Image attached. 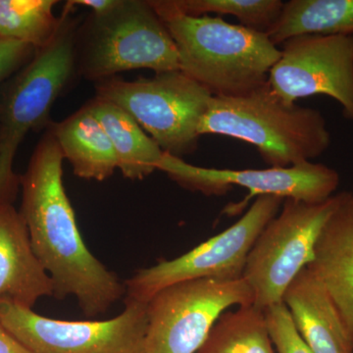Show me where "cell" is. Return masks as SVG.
Returning a JSON list of instances; mask_svg holds the SVG:
<instances>
[{"mask_svg": "<svg viewBox=\"0 0 353 353\" xmlns=\"http://www.w3.org/2000/svg\"><path fill=\"white\" fill-rule=\"evenodd\" d=\"M64 157L48 128L20 176L22 204L32 248L54 287V297L75 296L87 317L103 314L126 288L83 243L63 183Z\"/></svg>", "mask_w": 353, "mask_h": 353, "instance_id": "cell-1", "label": "cell"}, {"mask_svg": "<svg viewBox=\"0 0 353 353\" xmlns=\"http://www.w3.org/2000/svg\"><path fill=\"white\" fill-rule=\"evenodd\" d=\"M157 13L176 44L180 71L213 97H241L263 87L281 57L265 32L219 16Z\"/></svg>", "mask_w": 353, "mask_h": 353, "instance_id": "cell-2", "label": "cell"}, {"mask_svg": "<svg viewBox=\"0 0 353 353\" xmlns=\"http://www.w3.org/2000/svg\"><path fill=\"white\" fill-rule=\"evenodd\" d=\"M199 132L250 143L271 167L310 162L321 157L332 141L322 112L285 103L268 83L241 97H212Z\"/></svg>", "mask_w": 353, "mask_h": 353, "instance_id": "cell-3", "label": "cell"}, {"mask_svg": "<svg viewBox=\"0 0 353 353\" xmlns=\"http://www.w3.org/2000/svg\"><path fill=\"white\" fill-rule=\"evenodd\" d=\"M68 3V2H67ZM66 4L54 38L16 73L0 102V204L12 203L20 176L13 164L28 132L48 125L51 108L78 74L76 41L80 20Z\"/></svg>", "mask_w": 353, "mask_h": 353, "instance_id": "cell-4", "label": "cell"}, {"mask_svg": "<svg viewBox=\"0 0 353 353\" xmlns=\"http://www.w3.org/2000/svg\"><path fill=\"white\" fill-rule=\"evenodd\" d=\"M78 74L94 83L130 70L178 71V51L150 1L119 0L108 12L80 23L76 41Z\"/></svg>", "mask_w": 353, "mask_h": 353, "instance_id": "cell-5", "label": "cell"}, {"mask_svg": "<svg viewBox=\"0 0 353 353\" xmlns=\"http://www.w3.org/2000/svg\"><path fill=\"white\" fill-rule=\"evenodd\" d=\"M94 88L95 97L129 114L164 153L182 158L196 152L213 95L180 70L134 81L111 77Z\"/></svg>", "mask_w": 353, "mask_h": 353, "instance_id": "cell-6", "label": "cell"}, {"mask_svg": "<svg viewBox=\"0 0 353 353\" xmlns=\"http://www.w3.org/2000/svg\"><path fill=\"white\" fill-rule=\"evenodd\" d=\"M338 194L319 203L285 199L246 259L243 279L254 294L253 305L282 303L287 288L314 259V248L338 203Z\"/></svg>", "mask_w": 353, "mask_h": 353, "instance_id": "cell-7", "label": "cell"}, {"mask_svg": "<svg viewBox=\"0 0 353 353\" xmlns=\"http://www.w3.org/2000/svg\"><path fill=\"white\" fill-rule=\"evenodd\" d=\"M284 201L259 196L243 217L222 233L175 259L137 272L124 283L126 299L148 303L160 290L185 281L243 279L248 253L266 225L280 212Z\"/></svg>", "mask_w": 353, "mask_h": 353, "instance_id": "cell-8", "label": "cell"}, {"mask_svg": "<svg viewBox=\"0 0 353 353\" xmlns=\"http://www.w3.org/2000/svg\"><path fill=\"white\" fill-rule=\"evenodd\" d=\"M253 303L245 279H197L165 288L148 303L143 353H196L226 309Z\"/></svg>", "mask_w": 353, "mask_h": 353, "instance_id": "cell-9", "label": "cell"}, {"mask_svg": "<svg viewBox=\"0 0 353 353\" xmlns=\"http://www.w3.org/2000/svg\"><path fill=\"white\" fill-rule=\"evenodd\" d=\"M0 324L32 353H143L148 303L126 299L105 321H65L0 297Z\"/></svg>", "mask_w": 353, "mask_h": 353, "instance_id": "cell-10", "label": "cell"}, {"mask_svg": "<svg viewBox=\"0 0 353 353\" xmlns=\"http://www.w3.org/2000/svg\"><path fill=\"white\" fill-rule=\"evenodd\" d=\"M157 170L164 172L183 189L205 196H224L234 185L245 188L250 192L248 196L225 208L224 213L230 216L241 214L254 196L319 203L334 196L341 181L334 169L311 161L290 167L232 170L194 166L167 153L158 162Z\"/></svg>", "mask_w": 353, "mask_h": 353, "instance_id": "cell-11", "label": "cell"}, {"mask_svg": "<svg viewBox=\"0 0 353 353\" xmlns=\"http://www.w3.org/2000/svg\"><path fill=\"white\" fill-rule=\"evenodd\" d=\"M267 83L287 104L328 95L353 123V34H307L289 39L283 43Z\"/></svg>", "mask_w": 353, "mask_h": 353, "instance_id": "cell-12", "label": "cell"}, {"mask_svg": "<svg viewBox=\"0 0 353 353\" xmlns=\"http://www.w3.org/2000/svg\"><path fill=\"white\" fill-rule=\"evenodd\" d=\"M308 268L324 285L353 345V194H338Z\"/></svg>", "mask_w": 353, "mask_h": 353, "instance_id": "cell-13", "label": "cell"}, {"mask_svg": "<svg viewBox=\"0 0 353 353\" xmlns=\"http://www.w3.org/2000/svg\"><path fill=\"white\" fill-rule=\"evenodd\" d=\"M54 287L32 248L27 224L12 203L0 204V297L32 308Z\"/></svg>", "mask_w": 353, "mask_h": 353, "instance_id": "cell-14", "label": "cell"}, {"mask_svg": "<svg viewBox=\"0 0 353 353\" xmlns=\"http://www.w3.org/2000/svg\"><path fill=\"white\" fill-rule=\"evenodd\" d=\"M283 303L314 353H353V345L331 296L308 267L285 290Z\"/></svg>", "mask_w": 353, "mask_h": 353, "instance_id": "cell-15", "label": "cell"}, {"mask_svg": "<svg viewBox=\"0 0 353 353\" xmlns=\"http://www.w3.org/2000/svg\"><path fill=\"white\" fill-rule=\"evenodd\" d=\"M48 128L79 178L102 182L118 169L110 139L87 103L66 119L50 123Z\"/></svg>", "mask_w": 353, "mask_h": 353, "instance_id": "cell-16", "label": "cell"}, {"mask_svg": "<svg viewBox=\"0 0 353 353\" xmlns=\"http://www.w3.org/2000/svg\"><path fill=\"white\" fill-rule=\"evenodd\" d=\"M87 104L110 139L125 178L143 180L157 171L164 152L129 114L97 97Z\"/></svg>", "mask_w": 353, "mask_h": 353, "instance_id": "cell-17", "label": "cell"}, {"mask_svg": "<svg viewBox=\"0 0 353 353\" xmlns=\"http://www.w3.org/2000/svg\"><path fill=\"white\" fill-rule=\"evenodd\" d=\"M266 34L276 46L307 34H353V0H290Z\"/></svg>", "mask_w": 353, "mask_h": 353, "instance_id": "cell-18", "label": "cell"}, {"mask_svg": "<svg viewBox=\"0 0 353 353\" xmlns=\"http://www.w3.org/2000/svg\"><path fill=\"white\" fill-rule=\"evenodd\" d=\"M196 353H276L264 310L250 304L225 311Z\"/></svg>", "mask_w": 353, "mask_h": 353, "instance_id": "cell-19", "label": "cell"}, {"mask_svg": "<svg viewBox=\"0 0 353 353\" xmlns=\"http://www.w3.org/2000/svg\"><path fill=\"white\" fill-rule=\"evenodd\" d=\"M57 0H0V39L43 48L54 38L61 17L53 8Z\"/></svg>", "mask_w": 353, "mask_h": 353, "instance_id": "cell-20", "label": "cell"}, {"mask_svg": "<svg viewBox=\"0 0 353 353\" xmlns=\"http://www.w3.org/2000/svg\"><path fill=\"white\" fill-rule=\"evenodd\" d=\"M157 12L201 17L208 13L234 16L241 25L265 32L282 11L281 0H150Z\"/></svg>", "mask_w": 353, "mask_h": 353, "instance_id": "cell-21", "label": "cell"}, {"mask_svg": "<svg viewBox=\"0 0 353 353\" xmlns=\"http://www.w3.org/2000/svg\"><path fill=\"white\" fill-rule=\"evenodd\" d=\"M264 314L276 353H314L297 332L283 301L265 308Z\"/></svg>", "mask_w": 353, "mask_h": 353, "instance_id": "cell-22", "label": "cell"}, {"mask_svg": "<svg viewBox=\"0 0 353 353\" xmlns=\"http://www.w3.org/2000/svg\"><path fill=\"white\" fill-rule=\"evenodd\" d=\"M36 50L29 44L0 39V83L20 71L32 59Z\"/></svg>", "mask_w": 353, "mask_h": 353, "instance_id": "cell-23", "label": "cell"}, {"mask_svg": "<svg viewBox=\"0 0 353 353\" xmlns=\"http://www.w3.org/2000/svg\"><path fill=\"white\" fill-rule=\"evenodd\" d=\"M0 353H32L0 324Z\"/></svg>", "mask_w": 353, "mask_h": 353, "instance_id": "cell-24", "label": "cell"}, {"mask_svg": "<svg viewBox=\"0 0 353 353\" xmlns=\"http://www.w3.org/2000/svg\"><path fill=\"white\" fill-rule=\"evenodd\" d=\"M71 6H82L92 9V13L101 15L110 11L117 6L119 0H74L68 1Z\"/></svg>", "mask_w": 353, "mask_h": 353, "instance_id": "cell-25", "label": "cell"}]
</instances>
